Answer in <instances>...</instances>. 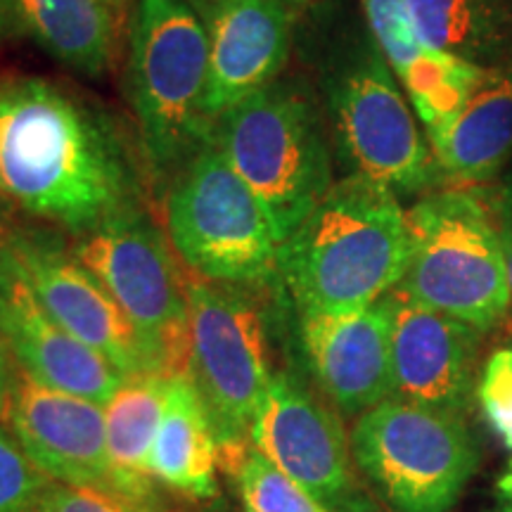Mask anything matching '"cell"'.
<instances>
[{
    "label": "cell",
    "instance_id": "6da1fadb",
    "mask_svg": "<svg viewBox=\"0 0 512 512\" xmlns=\"http://www.w3.org/2000/svg\"><path fill=\"white\" fill-rule=\"evenodd\" d=\"M0 197L81 238L143 207V174L124 133L91 100L38 76H3Z\"/></svg>",
    "mask_w": 512,
    "mask_h": 512
},
{
    "label": "cell",
    "instance_id": "7a4b0ae2",
    "mask_svg": "<svg viewBox=\"0 0 512 512\" xmlns=\"http://www.w3.org/2000/svg\"><path fill=\"white\" fill-rule=\"evenodd\" d=\"M411 249L408 211L399 197L347 176L283 242L280 278L299 313L354 311L401 285Z\"/></svg>",
    "mask_w": 512,
    "mask_h": 512
},
{
    "label": "cell",
    "instance_id": "3957f363",
    "mask_svg": "<svg viewBox=\"0 0 512 512\" xmlns=\"http://www.w3.org/2000/svg\"><path fill=\"white\" fill-rule=\"evenodd\" d=\"M209 36L188 0H138L128 41V102L145 174L159 197L211 140Z\"/></svg>",
    "mask_w": 512,
    "mask_h": 512
},
{
    "label": "cell",
    "instance_id": "277c9868",
    "mask_svg": "<svg viewBox=\"0 0 512 512\" xmlns=\"http://www.w3.org/2000/svg\"><path fill=\"white\" fill-rule=\"evenodd\" d=\"M211 143L264 202L283 240L335 185L320 114L292 83L275 81L221 114Z\"/></svg>",
    "mask_w": 512,
    "mask_h": 512
},
{
    "label": "cell",
    "instance_id": "5b68a950",
    "mask_svg": "<svg viewBox=\"0 0 512 512\" xmlns=\"http://www.w3.org/2000/svg\"><path fill=\"white\" fill-rule=\"evenodd\" d=\"M411 264L396 290L479 332L510 311L503 230L472 192H434L408 209Z\"/></svg>",
    "mask_w": 512,
    "mask_h": 512
},
{
    "label": "cell",
    "instance_id": "8992f818",
    "mask_svg": "<svg viewBox=\"0 0 512 512\" xmlns=\"http://www.w3.org/2000/svg\"><path fill=\"white\" fill-rule=\"evenodd\" d=\"M166 228L185 266L207 280L259 287L280 278L283 235L211 140L166 190Z\"/></svg>",
    "mask_w": 512,
    "mask_h": 512
},
{
    "label": "cell",
    "instance_id": "52a82bcc",
    "mask_svg": "<svg viewBox=\"0 0 512 512\" xmlns=\"http://www.w3.org/2000/svg\"><path fill=\"white\" fill-rule=\"evenodd\" d=\"M351 456L394 512H451L477 467V448L456 413L401 396L358 415Z\"/></svg>",
    "mask_w": 512,
    "mask_h": 512
},
{
    "label": "cell",
    "instance_id": "ba28073f",
    "mask_svg": "<svg viewBox=\"0 0 512 512\" xmlns=\"http://www.w3.org/2000/svg\"><path fill=\"white\" fill-rule=\"evenodd\" d=\"M74 256L112 294L143 342L147 368L166 380L188 375L190 306L162 230L131 209L81 235Z\"/></svg>",
    "mask_w": 512,
    "mask_h": 512
},
{
    "label": "cell",
    "instance_id": "9c48e42d",
    "mask_svg": "<svg viewBox=\"0 0 512 512\" xmlns=\"http://www.w3.org/2000/svg\"><path fill=\"white\" fill-rule=\"evenodd\" d=\"M188 306V377L207 406L219 467H228L252 446L249 430L275 375L266 320L252 299L204 280H188Z\"/></svg>",
    "mask_w": 512,
    "mask_h": 512
},
{
    "label": "cell",
    "instance_id": "30bf717a",
    "mask_svg": "<svg viewBox=\"0 0 512 512\" xmlns=\"http://www.w3.org/2000/svg\"><path fill=\"white\" fill-rule=\"evenodd\" d=\"M325 100L349 176L382 185L396 197L432 185L439 166L430 140L375 43L332 67Z\"/></svg>",
    "mask_w": 512,
    "mask_h": 512
},
{
    "label": "cell",
    "instance_id": "8fae6325",
    "mask_svg": "<svg viewBox=\"0 0 512 512\" xmlns=\"http://www.w3.org/2000/svg\"><path fill=\"white\" fill-rule=\"evenodd\" d=\"M249 444L332 512H358L351 441L337 415L290 373H275L254 415Z\"/></svg>",
    "mask_w": 512,
    "mask_h": 512
},
{
    "label": "cell",
    "instance_id": "7c38bea8",
    "mask_svg": "<svg viewBox=\"0 0 512 512\" xmlns=\"http://www.w3.org/2000/svg\"><path fill=\"white\" fill-rule=\"evenodd\" d=\"M8 249L57 325L98 351L124 377L150 373L143 342L124 309L62 240L46 230L17 226Z\"/></svg>",
    "mask_w": 512,
    "mask_h": 512
},
{
    "label": "cell",
    "instance_id": "4fadbf2b",
    "mask_svg": "<svg viewBox=\"0 0 512 512\" xmlns=\"http://www.w3.org/2000/svg\"><path fill=\"white\" fill-rule=\"evenodd\" d=\"M302 347L323 394L339 411L363 415L394 396L392 306L302 313Z\"/></svg>",
    "mask_w": 512,
    "mask_h": 512
},
{
    "label": "cell",
    "instance_id": "5bb4252c",
    "mask_svg": "<svg viewBox=\"0 0 512 512\" xmlns=\"http://www.w3.org/2000/svg\"><path fill=\"white\" fill-rule=\"evenodd\" d=\"M0 325L19 373L43 387L107 406L126 380L48 316L10 249L0 256Z\"/></svg>",
    "mask_w": 512,
    "mask_h": 512
},
{
    "label": "cell",
    "instance_id": "9a60e30c",
    "mask_svg": "<svg viewBox=\"0 0 512 512\" xmlns=\"http://www.w3.org/2000/svg\"><path fill=\"white\" fill-rule=\"evenodd\" d=\"M8 427L50 482L112 489L105 406L43 387L19 373Z\"/></svg>",
    "mask_w": 512,
    "mask_h": 512
},
{
    "label": "cell",
    "instance_id": "2e32d148",
    "mask_svg": "<svg viewBox=\"0 0 512 512\" xmlns=\"http://www.w3.org/2000/svg\"><path fill=\"white\" fill-rule=\"evenodd\" d=\"M207 114L216 121L271 86L290 57L292 19L285 0H209Z\"/></svg>",
    "mask_w": 512,
    "mask_h": 512
},
{
    "label": "cell",
    "instance_id": "e0dca14e",
    "mask_svg": "<svg viewBox=\"0 0 512 512\" xmlns=\"http://www.w3.org/2000/svg\"><path fill=\"white\" fill-rule=\"evenodd\" d=\"M387 299L392 306L394 396L460 415L470 401L479 330L427 309L399 290Z\"/></svg>",
    "mask_w": 512,
    "mask_h": 512
},
{
    "label": "cell",
    "instance_id": "ac0fdd59",
    "mask_svg": "<svg viewBox=\"0 0 512 512\" xmlns=\"http://www.w3.org/2000/svg\"><path fill=\"white\" fill-rule=\"evenodd\" d=\"M361 5L375 48L406 88L427 140L441 138L460 117L484 67L427 46L408 0H361Z\"/></svg>",
    "mask_w": 512,
    "mask_h": 512
},
{
    "label": "cell",
    "instance_id": "d6986e66",
    "mask_svg": "<svg viewBox=\"0 0 512 512\" xmlns=\"http://www.w3.org/2000/svg\"><path fill=\"white\" fill-rule=\"evenodd\" d=\"M444 174L463 183L496 181L512 164V62L486 67L460 117L432 140Z\"/></svg>",
    "mask_w": 512,
    "mask_h": 512
},
{
    "label": "cell",
    "instance_id": "ffe728a7",
    "mask_svg": "<svg viewBox=\"0 0 512 512\" xmlns=\"http://www.w3.org/2000/svg\"><path fill=\"white\" fill-rule=\"evenodd\" d=\"M5 22L86 76H102L117 55L119 10L110 0H0Z\"/></svg>",
    "mask_w": 512,
    "mask_h": 512
},
{
    "label": "cell",
    "instance_id": "44dd1931",
    "mask_svg": "<svg viewBox=\"0 0 512 512\" xmlns=\"http://www.w3.org/2000/svg\"><path fill=\"white\" fill-rule=\"evenodd\" d=\"M147 470L155 482L195 501L219 494V444L207 406L188 375L169 380Z\"/></svg>",
    "mask_w": 512,
    "mask_h": 512
},
{
    "label": "cell",
    "instance_id": "7402d4cb",
    "mask_svg": "<svg viewBox=\"0 0 512 512\" xmlns=\"http://www.w3.org/2000/svg\"><path fill=\"white\" fill-rule=\"evenodd\" d=\"M169 380L162 375L126 377L105 406L107 458L112 489L133 501L155 505V479L147 470L166 406Z\"/></svg>",
    "mask_w": 512,
    "mask_h": 512
},
{
    "label": "cell",
    "instance_id": "603a6c76",
    "mask_svg": "<svg viewBox=\"0 0 512 512\" xmlns=\"http://www.w3.org/2000/svg\"><path fill=\"white\" fill-rule=\"evenodd\" d=\"M427 46L477 67L512 62V0H408Z\"/></svg>",
    "mask_w": 512,
    "mask_h": 512
},
{
    "label": "cell",
    "instance_id": "cb8c5ba5",
    "mask_svg": "<svg viewBox=\"0 0 512 512\" xmlns=\"http://www.w3.org/2000/svg\"><path fill=\"white\" fill-rule=\"evenodd\" d=\"M223 470L233 477L242 512H332L304 486L268 463L254 446Z\"/></svg>",
    "mask_w": 512,
    "mask_h": 512
},
{
    "label": "cell",
    "instance_id": "d4e9b609",
    "mask_svg": "<svg viewBox=\"0 0 512 512\" xmlns=\"http://www.w3.org/2000/svg\"><path fill=\"white\" fill-rule=\"evenodd\" d=\"M50 484L22 451L8 422H0V512H36Z\"/></svg>",
    "mask_w": 512,
    "mask_h": 512
},
{
    "label": "cell",
    "instance_id": "484cf974",
    "mask_svg": "<svg viewBox=\"0 0 512 512\" xmlns=\"http://www.w3.org/2000/svg\"><path fill=\"white\" fill-rule=\"evenodd\" d=\"M479 403L491 430L512 451V349H498L479 380Z\"/></svg>",
    "mask_w": 512,
    "mask_h": 512
},
{
    "label": "cell",
    "instance_id": "4316f807",
    "mask_svg": "<svg viewBox=\"0 0 512 512\" xmlns=\"http://www.w3.org/2000/svg\"><path fill=\"white\" fill-rule=\"evenodd\" d=\"M36 512H157V508L121 496L114 489H81L53 482Z\"/></svg>",
    "mask_w": 512,
    "mask_h": 512
},
{
    "label": "cell",
    "instance_id": "83f0119b",
    "mask_svg": "<svg viewBox=\"0 0 512 512\" xmlns=\"http://www.w3.org/2000/svg\"><path fill=\"white\" fill-rule=\"evenodd\" d=\"M19 380V368L12 356V349L5 337L3 325H0V422H8L12 396H15V387Z\"/></svg>",
    "mask_w": 512,
    "mask_h": 512
},
{
    "label": "cell",
    "instance_id": "f1b7e54d",
    "mask_svg": "<svg viewBox=\"0 0 512 512\" xmlns=\"http://www.w3.org/2000/svg\"><path fill=\"white\" fill-rule=\"evenodd\" d=\"M10 211H12L10 204L0 197V256H3L5 249H8L12 235H15V230H17L15 223H12Z\"/></svg>",
    "mask_w": 512,
    "mask_h": 512
},
{
    "label": "cell",
    "instance_id": "f546056e",
    "mask_svg": "<svg viewBox=\"0 0 512 512\" xmlns=\"http://www.w3.org/2000/svg\"><path fill=\"white\" fill-rule=\"evenodd\" d=\"M503 247H505V268H508V290H510V309H512V226L503 230Z\"/></svg>",
    "mask_w": 512,
    "mask_h": 512
},
{
    "label": "cell",
    "instance_id": "4dcf8cb0",
    "mask_svg": "<svg viewBox=\"0 0 512 512\" xmlns=\"http://www.w3.org/2000/svg\"><path fill=\"white\" fill-rule=\"evenodd\" d=\"M498 195H501L503 207L512 209V164L505 169V174L501 176V188H498Z\"/></svg>",
    "mask_w": 512,
    "mask_h": 512
},
{
    "label": "cell",
    "instance_id": "1f68e13d",
    "mask_svg": "<svg viewBox=\"0 0 512 512\" xmlns=\"http://www.w3.org/2000/svg\"><path fill=\"white\" fill-rule=\"evenodd\" d=\"M501 494L505 498V503H508V512H512V463L508 475L501 479Z\"/></svg>",
    "mask_w": 512,
    "mask_h": 512
},
{
    "label": "cell",
    "instance_id": "d6a6232c",
    "mask_svg": "<svg viewBox=\"0 0 512 512\" xmlns=\"http://www.w3.org/2000/svg\"><path fill=\"white\" fill-rule=\"evenodd\" d=\"M5 31H10V27H8V22H5V15H3V10H0V38H3Z\"/></svg>",
    "mask_w": 512,
    "mask_h": 512
},
{
    "label": "cell",
    "instance_id": "836d02e7",
    "mask_svg": "<svg viewBox=\"0 0 512 512\" xmlns=\"http://www.w3.org/2000/svg\"><path fill=\"white\" fill-rule=\"evenodd\" d=\"M110 3H112L117 10H121V8H124V5L128 3V0H110Z\"/></svg>",
    "mask_w": 512,
    "mask_h": 512
},
{
    "label": "cell",
    "instance_id": "e575fe53",
    "mask_svg": "<svg viewBox=\"0 0 512 512\" xmlns=\"http://www.w3.org/2000/svg\"><path fill=\"white\" fill-rule=\"evenodd\" d=\"M285 3H292V5H304V3H309V0H285Z\"/></svg>",
    "mask_w": 512,
    "mask_h": 512
}]
</instances>
